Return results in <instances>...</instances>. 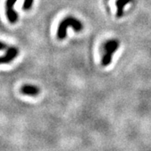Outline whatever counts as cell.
Returning <instances> with one entry per match:
<instances>
[{
    "label": "cell",
    "mask_w": 151,
    "mask_h": 151,
    "mask_svg": "<svg viewBox=\"0 0 151 151\" xmlns=\"http://www.w3.org/2000/svg\"><path fill=\"white\" fill-rule=\"evenodd\" d=\"M119 46L120 41L116 39H110L103 43V55L101 60V64L103 66H108L112 63L113 55L119 50Z\"/></svg>",
    "instance_id": "2"
},
{
    "label": "cell",
    "mask_w": 151,
    "mask_h": 151,
    "mask_svg": "<svg viewBox=\"0 0 151 151\" xmlns=\"http://www.w3.org/2000/svg\"><path fill=\"white\" fill-rule=\"evenodd\" d=\"M19 55V49L14 46L9 47L6 50V54L4 55L0 56V65L1 64H8L13 61Z\"/></svg>",
    "instance_id": "4"
},
{
    "label": "cell",
    "mask_w": 151,
    "mask_h": 151,
    "mask_svg": "<svg viewBox=\"0 0 151 151\" xmlns=\"http://www.w3.org/2000/svg\"><path fill=\"white\" fill-rule=\"evenodd\" d=\"M8 48H9L8 45H7L4 42L0 41V50H7Z\"/></svg>",
    "instance_id": "8"
},
{
    "label": "cell",
    "mask_w": 151,
    "mask_h": 151,
    "mask_svg": "<svg viewBox=\"0 0 151 151\" xmlns=\"http://www.w3.org/2000/svg\"><path fill=\"white\" fill-rule=\"evenodd\" d=\"M69 27L72 28L76 32H80L83 29V24L78 19H76L74 16H66L65 19H63L60 23L57 32H56V36L57 38L62 40H65L67 35V29Z\"/></svg>",
    "instance_id": "1"
},
{
    "label": "cell",
    "mask_w": 151,
    "mask_h": 151,
    "mask_svg": "<svg viewBox=\"0 0 151 151\" xmlns=\"http://www.w3.org/2000/svg\"><path fill=\"white\" fill-rule=\"evenodd\" d=\"M34 0H24V4H23V9L25 11L29 10L32 8Z\"/></svg>",
    "instance_id": "7"
},
{
    "label": "cell",
    "mask_w": 151,
    "mask_h": 151,
    "mask_svg": "<svg viewBox=\"0 0 151 151\" xmlns=\"http://www.w3.org/2000/svg\"><path fill=\"white\" fill-rule=\"evenodd\" d=\"M16 2L17 0H6V15L11 24H15L19 19L18 14L14 9V5Z\"/></svg>",
    "instance_id": "3"
},
{
    "label": "cell",
    "mask_w": 151,
    "mask_h": 151,
    "mask_svg": "<svg viewBox=\"0 0 151 151\" xmlns=\"http://www.w3.org/2000/svg\"><path fill=\"white\" fill-rule=\"evenodd\" d=\"M132 2H133V0H118L116 2V6H117L116 15H117V18L121 19L122 17L124 16V8L128 5L129 4L132 3Z\"/></svg>",
    "instance_id": "6"
},
{
    "label": "cell",
    "mask_w": 151,
    "mask_h": 151,
    "mask_svg": "<svg viewBox=\"0 0 151 151\" xmlns=\"http://www.w3.org/2000/svg\"><path fill=\"white\" fill-rule=\"evenodd\" d=\"M20 92L24 95L27 96H37L40 93V88L34 85H29V84H25L21 86L20 88Z\"/></svg>",
    "instance_id": "5"
}]
</instances>
